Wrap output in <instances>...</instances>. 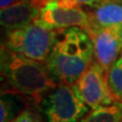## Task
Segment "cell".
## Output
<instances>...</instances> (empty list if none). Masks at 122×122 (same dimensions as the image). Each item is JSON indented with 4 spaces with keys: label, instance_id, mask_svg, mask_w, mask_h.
<instances>
[{
    "label": "cell",
    "instance_id": "obj_1",
    "mask_svg": "<svg viewBox=\"0 0 122 122\" xmlns=\"http://www.w3.org/2000/svg\"><path fill=\"white\" fill-rule=\"evenodd\" d=\"M94 58V45L89 34L82 28L72 26L60 32L46 65L57 81L73 85Z\"/></svg>",
    "mask_w": 122,
    "mask_h": 122
},
{
    "label": "cell",
    "instance_id": "obj_2",
    "mask_svg": "<svg viewBox=\"0 0 122 122\" xmlns=\"http://www.w3.org/2000/svg\"><path fill=\"white\" fill-rule=\"evenodd\" d=\"M1 74L11 91L40 105L45 96L57 86L47 65L1 47Z\"/></svg>",
    "mask_w": 122,
    "mask_h": 122
},
{
    "label": "cell",
    "instance_id": "obj_3",
    "mask_svg": "<svg viewBox=\"0 0 122 122\" xmlns=\"http://www.w3.org/2000/svg\"><path fill=\"white\" fill-rule=\"evenodd\" d=\"M62 30H51L34 21L24 28L5 34L2 46L26 58L45 63Z\"/></svg>",
    "mask_w": 122,
    "mask_h": 122
},
{
    "label": "cell",
    "instance_id": "obj_4",
    "mask_svg": "<svg viewBox=\"0 0 122 122\" xmlns=\"http://www.w3.org/2000/svg\"><path fill=\"white\" fill-rule=\"evenodd\" d=\"M89 108L72 85H57L44 99V113L48 122H77Z\"/></svg>",
    "mask_w": 122,
    "mask_h": 122
},
{
    "label": "cell",
    "instance_id": "obj_5",
    "mask_svg": "<svg viewBox=\"0 0 122 122\" xmlns=\"http://www.w3.org/2000/svg\"><path fill=\"white\" fill-rule=\"evenodd\" d=\"M72 86L89 108L96 109L100 106L111 105L116 102L108 85L107 70L96 60L92 62Z\"/></svg>",
    "mask_w": 122,
    "mask_h": 122
},
{
    "label": "cell",
    "instance_id": "obj_6",
    "mask_svg": "<svg viewBox=\"0 0 122 122\" xmlns=\"http://www.w3.org/2000/svg\"><path fill=\"white\" fill-rule=\"evenodd\" d=\"M51 30H65L78 26L86 30L90 25L89 11L81 5L68 4L60 0H44L40 16L35 20Z\"/></svg>",
    "mask_w": 122,
    "mask_h": 122
},
{
    "label": "cell",
    "instance_id": "obj_7",
    "mask_svg": "<svg viewBox=\"0 0 122 122\" xmlns=\"http://www.w3.org/2000/svg\"><path fill=\"white\" fill-rule=\"evenodd\" d=\"M94 45V57L108 71L122 53V25L86 29Z\"/></svg>",
    "mask_w": 122,
    "mask_h": 122
},
{
    "label": "cell",
    "instance_id": "obj_8",
    "mask_svg": "<svg viewBox=\"0 0 122 122\" xmlns=\"http://www.w3.org/2000/svg\"><path fill=\"white\" fill-rule=\"evenodd\" d=\"M41 5L32 0L10 5L0 11V22L6 33L33 24L40 16Z\"/></svg>",
    "mask_w": 122,
    "mask_h": 122
},
{
    "label": "cell",
    "instance_id": "obj_9",
    "mask_svg": "<svg viewBox=\"0 0 122 122\" xmlns=\"http://www.w3.org/2000/svg\"><path fill=\"white\" fill-rule=\"evenodd\" d=\"M89 16L87 29L122 25V0H101L97 6L89 10Z\"/></svg>",
    "mask_w": 122,
    "mask_h": 122
},
{
    "label": "cell",
    "instance_id": "obj_10",
    "mask_svg": "<svg viewBox=\"0 0 122 122\" xmlns=\"http://www.w3.org/2000/svg\"><path fill=\"white\" fill-rule=\"evenodd\" d=\"M122 103L116 101L111 105L100 106L93 109L81 122H121Z\"/></svg>",
    "mask_w": 122,
    "mask_h": 122
},
{
    "label": "cell",
    "instance_id": "obj_11",
    "mask_svg": "<svg viewBox=\"0 0 122 122\" xmlns=\"http://www.w3.org/2000/svg\"><path fill=\"white\" fill-rule=\"evenodd\" d=\"M107 79L114 98L122 103V53L107 71Z\"/></svg>",
    "mask_w": 122,
    "mask_h": 122
},
{
    "label": "cell",
    "instance_id": "obj_12",
    "mask_svg": "<svg viewBox=\"0 0 122 122\" xmlns=\"http://www.w3.org/2000/svg\"><path fill=\"white\" fill-rule=\"evenodd\" d=\"M17 106L12 99L2 95L0 101V122H10L14 118Z\"/></svg>",
    "mask_w": 122,
    "mask_h": 122
},
{
    "label": "cell",
    "instance_id": "obj_13",
    "mask_svg": "<svg viewBox=\"0 0 122 122\" xmlns=\"http://www.w3.org/2000/svg\"><path fill=\"white\" fill-rule=\"evenodd\" d=\"M10 122H42L40 116L32 110H25Z\"/></svg>",
    "mask_w": 122,
    "mask_h": 122
},
{
    "label": "cell",
    "instance_id": "obj_14",
    "mask_svg": "<svg viewBox=\"0 0 122 122\" xmlns=\"http://www.w3.org/2000/svg\"><path fill=\"white\" fill-rule=\"evenodd\" d=\"M22 1H28V0H0V8L3 9V8H6L10 5H13L15 3H18V2H22ZM32 1H35L37 3L42 6L44 3V0H32Z\"/></svg>",
    "mask_w": 122,
    "mask_h": 122
},
{
    "label": "cell",
    "instance_id": "obj_15",
    "mask_svg": "<svg viewBox=\"0 0 122 122\" xmlns=\"http://www.w3.org/2000/svg\"><path fill=\"white\" fill-rule=\"evenodd\" d=\"M121 122H122V121H121Z\"/></svg>",
    "mask_w": 122,
    "mask_h": 122
}]
</instances>
